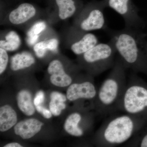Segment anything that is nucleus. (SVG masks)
Segmentation results:
<instances>
[{
    "label": "nucleus",
    "mask_w": 147,
    "mask_h": 147,
    "mask_svg": "<svg viewBox=\"0 0 147 147\" xmlns=\"http://www.w3.org/2000/svg\"><path fill=\"white\" fill-rule=\"evenodd\" d=\"M147 125L144 119L127 113L113 116L100 125L94 143L99 147L117 146L128 142Z\"/></svg>",
    "instance_id": "nucleus-1"
},
{
    "label": "nucleus",
    "mask_w": 147,
    "mask_h": 147,
    "mask_svg": "<svg viewBox=\"0 0 147 147\" xmlns=\"http://www.w3.org/2000/svg\"><path fill=\"white\" fill-rule=\"evenodd\" d=\"M126 69L118 56L110 73L98 90L94 108L100 115H109L118 110L127 83Z\"/></svg>",
    "instance_id": "nucleus-2"
},
{
    "label": "nucleus",
    "mask_w": 147,
    "mask_h": 147,
    "mask_svg": "<svg viewBox=\"0 0 147 147\" xmlns=\"http://www.w3.org/2000/svg\"><path fill=\"white\" fill-rule=\"evenodd\" d=\"M135 30L125 27L114 32L110 41L126 69L147 75V55L143 49L142 37Z\"/></svg>",
    "instance_id": "nucleus-3"
},
{
    "label": "nucleus",
    "mask_w": 147,
    "mask_h": 147,
    "mask_svg": "<svg viewBox=\"0 0 147 147\" xmlns=\"http://www.w3.org/2000/svg\"><path fill=\"white\" fill-rule=\"evenodd\" d=\"M117 110L147 121V82L135 72L129 77Z\"/></svg>",
    "instance_id": "nucleus-4"
},
{
    "label": "nucleus",
    "mask_w": 147,
    "mask_h": 147,
    "mask_svg": "<svg viewBox=\"0 0 147 147\" xmlns=\"http://www.w3.org/2000/svg\"><path fill=\"white\" fill-rule=\"evenodd\" d=\"M116 51L113 43H98L79 56L80 66L92 76L99 75L113 68Z\"/></svg>",
    "instance_id": "nucleus-5"
},
{
    "label": "nucleus",
    "mask_w": 147,
    "mask_h": 147,
    "mask_svg": "<svg viewBox=\"0 0 147 147\" xmlns=\"http://www.w3.org/2000/svg\"><path fill=\"white\" fill-rule=\"evenodd\" d=\"M106 7L104 0H94L84 5L74 17L73 27L87 32L105 29L106 23L104 10Z\"/></svg>",
    "instance_id": "nucleus-6"
},
{
    "label": "nucleus",
    "mask_w": 147,
    "mask_h": 147,
    "mask_svg": "<svg viewBox=\"0 0 147 147\" xmlns=\"http://www.w3.org/2000/svg\"><path fill=\"white\" fill-rule=\"evenodd\" d=\"M106 7H110L123 18L125 27L132 29L143 26V21L139 16V10L132 0H104Z\"/></svg>",
    "instance_id": "nucleus-7"
},
{
    "label": "nucleus",
    "mask_w": 147,
    "mask_h": 147,
    "mask_svg": "<svg viewBox=\"0 0 147 147\" xmlns=\"http://www.w3.org/2000/svg\"><path fill=\"white\" fill-rule=\"evenodd\" d=\"M67 37V46L74 54L82 55L99 43L97 37L89 32L83 31L72 26Z\"/></svg>",
    "instance_id": "nucleus-8"
},
{
    "label": "nucleus",
    "mask_w": 147,
    "mask_h": 147,
    "mask_svg": "<svg viewBox=\"0 0 147 147\" xmlns=\"http://www.w3.org/2000/svg\"><path fill=\"white\" fill-rule=\"evenodd\" d=\"M93 76L88 74L85 79L71 84L67 91V97L70 101L82 99L92 100L95 102L98 90L94 82Z\"/></svg>",
    "instance_id": "nucleus-9"
},
{
    "label": "nucleus",
    "mask_w": 147,
    "mask_h": 147,
    "mask_svg": "<svg viewBox=\"0 0 147 147\" xmlns=\"http://www.w3.org/2000/svg\"><path fill=\"white\" fill-rule=\"evenodd\" d=\"M38 12L37 7L32 3H20L9 11L7 20L9 24L20 26L32 20Z\"/></svg>",
    "instance_id": "nucleus-10"
},
{
    "label": "nucleus",
    "mask_w": 147,
    "mask_h": 147,
    "mask_svg": "<svg viewBox=\"0 0 147 147\" xmlns=\"http://www.w3.org/2000/svg\"><path fill=\"white\" fill-rule=\"evenodd\" d=\"M60 20L65 21L75 16L84 7L82 0H51Z\"/></svg>",
    "instance_id": "nucleus-11"
},
{
    "label": "nucleus",
    "mask_w": 147,
    "mask_h": 147,
    "mask_svg": "<svg viewBox=\"0 0 147 147\" xmlns=\"http://www.w3.org/2000/svg\"><path fill=\"white\" fill-rule=\"evenodd\" d=\"M47 72L50 75V82L57 86H68L72 84V77L66 72L63 64L59 60L51 61L47 67Z\"/></svg>",
    "instance_id": "nucleus-12"
},
{
    "label": "nucleus",
    "mask_w": 147,
    "mask_h": 147,
    "mask_svg": "<svg viewBox=\"0 0 147 147\" xmlns=\"http://www.w3.org/2000/svg\"><path fill=\"white\" fill-rule=\"evenodd\" d=\"M43 125L36 119H28L18 123L14 127V132L23 139H30L40 131Z\"/></svg>",
    "instance_id": "nucleus-13"
},
{
    "label": "nucleus",
    "mask_w": 147,
    "mask_h": 147,
    "mask_svg": "<svg viewBox=\"0 0 147 147\" xmlns=\"http://www.w3.org/2000/svg\"><path fill=\"white\" fill-rule=\"evenodd\" d=\"M84 119V116L80 112H75L71 113L65 122V130L71 136L76 137L84 136L85 133V129L81 125V123Z\"/></svg>",
    "instance_id": "nucleus-14"
},
{
    "label": "nucleus",
    "mask_w": 147,
    "mask_h": 147,
    "mask_svg": "<svg viewBox=\"0 0 147 147\" xmlns=\"http://www.w3.org/2000/svg\"><path fill=\"white\" fill-rule=\"evenodd\" d=\"M17 115L13 108L5 105L0 108V131H7L16 124Z\"/></svg>",
    "instance_id": "nucleus-15"
},
{
    "label": "nucleus",
    "mask_w": 147,
    "mask_h": 147,
    "mask_svg": "<svg viewBox=\"0 0 147 147\" xmlns=\"http://www.w3.org/2000/svg\"><path fill=\"white\" fill-rule=\"evenodd\" d=\"M35 62L32 55L29 52H22L13 55L11 59L10 67L13 71H18L31 66Z\"/></svg>",
    "instance_id": "nucleus-16"
},
{
    "label": "nucleus",
    "mask_w": 147,
    "mask_h": 147,
    "mask_svg": "<svg viewBox=\"0 0 147 147\" xmlns=\"http://www.w3.org/2000/svg\"><path fill=\"white\" fill-rule=\"evenodd\" d=\"M17 100L18 108L26 115L31 116L34 114L35 108L31 94L28 91L23 90L19 92L17 95Z\"/></svg>",
    "instance_id": "nucleus-17"
},
{
    "label": "nucleus",
    "mask_w": 147,
    "mask_h": 147,
    "mask_svg": "<svg viewBox=\"0 0 147 147\" xmlns=\"http://www.w3.org/2000/svg\"><path fill=\"white\" fill-rule=\"evenodd\" d=\"M21 44V39L19 35L16 32L11 30L6 34L4 39H1L0 48L12 52L18 49Z\"/></svg>",
    "instance_id": "nucleus-18"
},
{
    "label": "nucleus",
    "mask_w": 147,
    "mask_h": 147,
    "mask_svg": "<svg viewBox=\"0 0 147 147\" xmlns=\"http://www.w3.org/2000/svg\"><path fill=\"white\" fill-rule=\"evenodd\" d=\"M130 147H147V127H145L127 142Z\"/></svg>",
    "instance_id": "nucleus-19"
},
{
    "label": "nucleus",
    "mask_w": 147,
    "mask_h": 147,
    "mask_svg": "<svg viewBox=\"0 0 147 147\" xmlns=\"http://www.w3.org/2000/svg\"><path fill=\"white\" fill-rule=\"evenodd\" d=\"M47 24L44 21H38L32 25L27 33V37L40 36V34L45 30Z\"/></svg>",
    "instance_id": "nucleus-20"
},
{
    "label": "nucleus",
    "mask_w": 147,
    "mask_h": 147,
    "mask_svg": "<svg viewBox=\"0 0 147 147\" xmlns=\"http://www.w3.org/2000/svg\"><path fill=\"white\" fill-rule=\"evenodd\" d=\"M33 48L36 55L39 58L45 57L47 52L49 51L45 40L37 42L33 46Z\"/></svg>",
    "instance_id": "nucleus-21"
},
{
    "label": "nucleus",
    "mask_w": 147,
    "mask_h": 147,
    "mask_svg": "<svg viewBox=\"0 0 147 147\" xmlns=\"http://www.w3.org/2000/svg\"><path fill=\"white\" fill-rule=\"evenodd\" d=\"M7 51L0 48V74H1L6 69L8 62Z\"/></svg>",
    "instance_id": "nucleus-22"
},
{
    "label": "nucleus",
    "mask_w": 147,
    "mask_h": 147,
    "mask_svg": "<svg viewBox=\"0 0 147 147\" xmlns=\"http://www.w3.org/2000/svg\"><path fill=\"white\" fill-rule=\"evenodd\" d=\"M49 106L50 111L53 115L55 116H58L60 115L61 110L58 107L55 100L51 99Z\"/></svg>",
    "instance_id": "nucleus-23"
},
{
    "label": "nucleus",
    "mask_w": 147,
    "mask_h": 147,
    "mask_svg": "<svg viewBox=\"0 0 147 147\" xmlns=\"http://www.w3.org/2000/svg\"><path fill=\"white\" fill-rule=\"evenodd\" d=\"M36 110L38 113L42 114V116L46 119H50L52 117V113L50 110H48L41 105H39L36 106Z\"/></svg>",
    "instance_id": "nucleus-24"
},
{
    "label": "nucleus",
    "mask_w": 147,
    "mask_h": 147,
    "mask_svg": "<svg viewBox=\"0 0 147 147\" xmlns=\"http://www.w3.org/2000/svg\"><path fill=\"white\" fill-rule=\"evenodd\" d=\"M44 99L45 95L44 92L42 91H39L38 92L34 100V104L35 106L40 105L44 101Z\"/></svg>",
    "instance_id": "nucleus-25"
},
{
    "label": "nucleus",
    "mask_w": 147,
    "mask_h": 147,
    "mask_svg": "<svg viewBox=\"0 0 147 147\" xmlns=\"http://www.w3.org/2000/svg\"><path fill=\"white\" fill-rule=\"evenodd\" d=\"M50 98L53 100L65 102L67 100L66 97L62 94L57 92H53L50 94Z\"/></svg>",
    "instance_id": "nucleus-26"
},
{
    "label": "nucleus",
    "mask_w": 147,
    "mask_h": 147,
    "mask_svg": "<svg viewBox=\"0 0 147 147\" xmlns=\"http://www.w3.org/2000/svg\"><path fill=\"white\" fill-rule=\"evenodd\" d=\"M5 147H22L20 144L18 143L14 142V143H9L5 145Z\"/></svg>",
    "instance_id": "nucleus-27"
},
{
    "label": "nucleus",
    "mask_w": 147,
    "mask_h": 147,
    "mask_svg": "<svg viewBox=\"0 0 147 147\" xmlns=\"http://www.w3.org/2000/svg\"><path fill=\"white\" fill-rule=\"evenodd\" d=\"M145 50H146V53L147 55V44L146 45V46H145Z\"/></svg>",
    "instance_id": "nucleus-28"
}]
</instances>
